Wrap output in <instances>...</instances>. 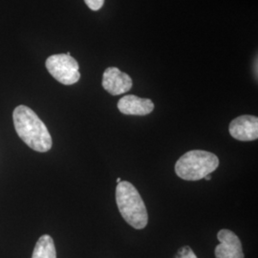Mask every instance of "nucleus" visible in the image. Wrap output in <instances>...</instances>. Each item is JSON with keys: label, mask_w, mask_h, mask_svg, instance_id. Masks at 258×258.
I'll return each mask as SVG.
<instances>
[{"label": "nucleus", "mask_w": 258, "mask_h": 258, "mask_svg": "<svg viewBox=\"0 0 258 258\" xmlns=\"http://www.w3.org/2000/svg\"><path fill=\"white\" fill-rule=\"evenodd\" d=\"M16 131L28 147L38 152L49 151L53 142L44 122L25 105H19L13 113Z\"/></svg>", "instance_id": "f257e3e1"}, {"label": "nucleus", "mask_w": 258, "mask_h": 258, "mask_svg": "<svg viewBox=\"0 0 258 258\" xmlns=\"http://www.w3.org/2000/svg\"><path fill=\"white\" fill-rule=\"evenodd\" d=\"M116 203L120 215L131 227L136 230H143L147 227V207L133 184L127 181H121L117 184Z\"/></svg>", "instance_id": "f03ea898"}, {"label": "nucleus", "mask_w": 258, "mask_h": 258, "mask_svg": "<svg viewBox=\"0 0 258 258\" xmlns=\"http://www.w3.org/2000/svg\"><path fill=\"white\" fill-rule=\"evenodd\" d=\"M219 166L215 154L205 150H191L176 162L175 172L185 181H198L213 172Z\"/></svg>", "instance_id": "7ed1b4c3"}, {"label": "nucleus", "mask_w": 258, "mask_h": 258, "mask_svg": "<svg viewBox=\"0 0 258 258\" xmlns=\"http://www.w3.org/2000/svg\"><path fill=\"white\" fill-rule=\"evenodd\" d=\"M47 70L58 83L72 85L81 79L78 61L71 55L57 54L49 56L46 59Z\"/></svg>", "instance_id": "20e7f679"}, {"label": "nucleus", "mask_w": 258, "mask_h": 258, "mask_svg": "<svg viewBox=\"0 0 258 258\" xmlns=\"http://www.w3.org/2000/svg\"><path fill=\"white\" fill-rule=\"evenodd\" d=\"M133 86V82L130 76L121 72L117 67H108L102 77V87L107 92L118 96L128 92Z\"/></svg>", "instance_id": "39448f33"}, {"label": "nucleus", "mask_w": 258, "mask_h": 258, "mask_svg": "<svg viewBox=\"0 0 258 258\" xmlns=\"http://www.w3.org/2000/svg\"><path fill=\"white\" fill-rule=\"evenodd\" d=\"M229 131L231 137L242 142L255 141L258 138V118L243 115L231 120Z\"/></svg>", "instance_id": "423d86ee"}, {"label": "nucleus", "mask_w": 258, "mask_h": 258, "mask_svg": "<svg viewBox=\"0 0 258 258\" xmlns=\"http://www.w3.org/2000/svg\"><path fill=\"white\" fill-rule=\"evenodd\" d=\"M219 245L215 248L216 258H244L239 237L230 230H221L217 233Z\"/></svg>", "instance_id": "0eeeda50"}, {"label": "nucleus", "mask_w": 258, "mask_h": 258, "mask_svg": "<svg viewBox=\"0 0 258 258\" xmlns=\"http://www.w3.org/2000/svg\"><path fill=\"white\" fill-rule=\"evenodd\" d=\"M118 108L124 115L146 116L154 110V103L149 99L139 98L135 95H127L119 101Z\"/></svg>", "instance_id": "6e6552de"}, {"label": "nucleus", "mask_w": 258, "mask_h": 258, "mask_svg": "<svg viewBox=\"0 0 258 258\" xmlns=\"http://www.w3.org/2000/svg\"><path fill=\"white\" fill-rule=\"evenodd\" d=\"M32 258H56L54 240L50 235L44 234L37 240Z\"/></svg>", "instance_id": "1a4fd4ad"}, {"label": "nucleus", "mask_w": 258, "mask_h": 258, "mask_svg": "<svg viewBox=\"0 0 258 258\" xmlns=\"http://www.w3.org/2000/svg\"><path fill=\"white\" fill-rule=\"evenodd\" d=\"M174 258H198L194 250L188 246H184L179 249Z\"/></svg>", "instance_id": "9d476101"}, {"label": "nucleus", "mask_w": 258, "mask_h": 258, "mask_svg": "<svg viewBox=\"0 0 258 258\" xmlns=\"http://www.w3.org/2000/svg\"><path fill=\"white\" fill-rule=\"evenodd\" d=\"M84 2L92 11H99L104 4V0H84Z\"/></svg>", "instance_id": "9b49d317"}, {"label": "nucleus", "mask_w": 258, "mask_h": 258, "mask_svg": "<svg viewBox=\"0 0 258 258\" xmlns=\"http://www.w3.org/2000/svg\"><path fill=\"white\" fill-rule=\"evenodd\" d=\"M204 179L207 180V181H211L212 180V176H211V174H209V175L206 176Z\"/></svg>", "instance_id": "f8f14e48"}, {"label": "nucleus", "mask_w": 258, "mask_h": 258, "mask_svg": "<svg viewBox=\"0 0 258 258\" xmlns=\"http://www.w3.org/2000/svg\"><path fill=\"white\" fill-rule=\"evenodd\" d=\"M120 182H121V179H120V178H118V179H117V183L119 184Z\"/></svg>", "instance_id": "ddd939ff"}]
</instances>
